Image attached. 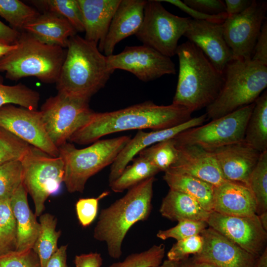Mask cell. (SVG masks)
<instances>
[{"mask_svg":"<svg viewBox=\"0 0 267 267\" xmlns=\"http://www.w3.org/2000/svg\"><path fill=\"white\" fill-rule=\"evenodd\" d=\"M252 1V0H225L226 13L227 16L238 14L247 9Z\"/></svg>","mask_w":267,"mask_h":267,"instance_id":"49","label":"cell"},{"mask_svg":"<svg viewBox=\"0 0 267 267\" xmlns=\"http://www.w3.org/2000/svg\"><path fill=\"white\" fill-rule=\"evenodd\" d=\"M40 231L33 250L40 259L41 267H45L51 257L57 250V242L61 235L60 230L56 231L57 219L49 213L40 216Z\"/></svg>","mask_w":267,"mask_h":267,"instance_id":"29","label":"cell"},{"mask_svg":"<svg viewBox=\"0 0 267 267\" xmlns=\"http://www.w3.org/2000/svg\"><path fill=\"white\" fill-rule=\"evenodd\" d=\"M146 2L144 0H121L104 40L105 56L113 54L118 43L137 32L143 21Z\"/></svg>","mask_w":267,"mask_h":267,"instance_id":"21","label":"cell"},{"mask_svg":"<svg viewBox=\"0 0 267 267\" xmlns=\"http://www.w3.org/2000/svg\"><path fill=\"white\" fill-rule=\"evenodd\" d=\"M65 57L56 82L58 92L90 99L114 72L98 45L76 34L68 42Z\"/></svg>","mask_w":267,"mask_h":267,"instance_id":"3","label":"cell"},{"mask_svg":"<svg viewBox=\"0 0 267 267\" xmlns=\"http://www.w3.org/2000/svg\"><path fill=\"white\" fill-rule=\"evenodd\" d=\"M251 59L267 66V21L266 20L262 25L254 46Z\"/></svg>","mask_w":267,"mask_h":267,"instance_id":"46","label":"cell"},{"mask_svg":"<svg viewBox=\"0 0 267 267\" xmlns=\"http://www.w3.org/2000/svg\"><path fill=\"white\" fill-rule=\"evenodd\" d=\"M177 266L178 267H217L211 264L195 260L192 257L177 262Z\"/></svg>","mask_w":267,"mask_h":267,"instance_id":"51","label":"cell"},{"mask_svg":"<svg viewBox=\"0 0 267 267\" xmlns=\"http://www.w3.org/2000/svg\"><path fill=\"white\" fill-rule=\"evenodd\" d=\"M16 48L0 58V72L12 81L33 77L41 82L55 83L64 60L66 50L44 44L22 32Z\"/></svg>","mask_w":267,"mask_h":267,"instance_id":"5","label":"cell"},{"mask_svg":"<svg viewBox=\"0 0 267 267\" xmlns=\"http://www.w3.org/2000/svg\"><path fill=\"white\" fill-rule=\"evenodd\" d=\"M40 13L19 0H0V16L10 27L22 32L24 27L34 21Z\"/></svg>","mask_w":267,"mask_h":267,"instance_id":"32","label":"cell"},{"mask_svg":"<svg viewBox=\"0 0 267 267\" xmlns=\"http://www.w3.org/2000/svg\"><path fill=\"white\" fill-rule=\"evenodd\" d=\"M207 118L206 114L191 118L188 121L170 128L145 132L139 130L131 138L111 164L109 175V184L122 174L129 163L142 150L161 141L173 138L180 133L188 129L202 125Z\"/></svg>","mask_w":267,"mask_h":267,"instance_id":"18","label":"cell"},{"mask_svg":"<svg viewBox=\"0 0 267 267\" xmlns=\"http://www.w3.org/2000/svg\"><path fill=\"white\" fill-rule=\"evenodd\" d=\"M210 151L215 157L225 180L248 186L250 175L257 164L261 152L244 140Z\"/></svg>","mask_w":267,"mask_h":267,"instance_id":"20","label":"cell"},{"mask_svg":"<svg viewBox=\"0 0 267 267\" xmlns=\"http://www.w3.org/2000/svg\"><path fill=\"white\" fill-rule=\"evenodd\" d=\"M30 147L28 143L0 127V166L21 160Z\"/></svg>","mask_w":267,"mask_h":267,"instance_id":"39","label":"cell"},{"mask_svg":"<svg viewBox=\"0 0 267 267\" xmlns=\"http://www.w3.org/2000/svg\"><path fill=\"white\" fill-rule=\"evenodd\" d=\"M150 162L160 172L169 170L176 162L178 150L173 138L155 143L138 154Z\"/></svg>","mask_w":267,"mask_h":267,"instance_id":"33","label":"cell"},{"mask_svg":"<svg viewBox=\"0 0 267 267\" xmlns=\"http://www.w3.org/2000/svg\"><path fill=\"white\" fill-rule=\"evenodd\" d=\"M243 140L261 153L267 151V90L255 101L247 124Z\"/></svg>","mask_w":267,"mask_h":267,"instance_id":"28","label":"cell"},{"mask_svg":"<svg viewBox=\"0 0 267 267\" xmlns=\"http://www.w3.org/2000/svg\"><path fill=\"white\" fill-rule=\"evenodd\" d=\"M255 267H267V248L258 257Z\"/></svg>","mask_w":267,"mask_h":267,"instance_id":"52","label":"cell"},{"mask_svg":"<svg viewBox=\"0 0 267 267\" xmlns=\"http://www.w3.org/2000/svg\"><path fill=\"white\" fill-rule=\"evenodd\" d=\"M21 33L0 20V43L8 45L15 44L17 43Z\"/></svg>","mask_w":267,"mask_h":267,"instance_id":"48","label":"cell"},{"mask_svg":"<svg viewBox=\"0 0 267 267\" xmlns=\"http://www.w3.org/2000/svg\"><path fill=\"white\" fill-rule=\"evenodd\" d=\"M176 145L178 159L169 169L191 175L214 186L226 180L211 151L196 144Z\"/></svg>","mask_w":267,"mask_h":267,"instance_id":"19","label":"cell"},{"mask_svg":"<svg viewBox=\"0 0 267 267\" xmlns=\"http://www.w3.org/2000/svg\"><path fill=\"white\" fill-rule=\"evenodd\" d=\"M188 6L205 14L218 15L226 13L224 1L221 0H184Z\"/></svg>","mask_w":267,"mask_h":267,"instance_id":"44","label":"cell"},{"mask_svg":"<svg viewBox=\"0 0 267 267\" xmlns=\"http://www.w3.org/2000/svg\"><path fill=\"white\" fill-rule=\"evenodd\" d=\"M207 222L210 227L256 257L267 248V231L262 227L257 214L234 216L213 211Z\"/></svg>","mask_w":267,"mask_h":267,"instance_id":"15","label":"cell"},{"mask_svg":"<svg viewBox=\"0 0 267 267\" xmlns=\"http://www.w3.org/2000/svg\"><path fill=\"white\" fill-rule=\"evenodd\" d=\"M176 54L179 72L172 103L192 112L206 108L219 95L224 82V73L188 41L178 45Z\"/></svg>","mask_w":267,"mask_h":267,"instance_id":"2","label":"cell"},{"mask_svg":"<svg viewBox=\"0 0 267 267\" xmlns=\"http://www.w3.org/2000/svg\"><path fill=\"white\" fill-rule=\"evenodd\" d=\"M20 160L23 184L33 201L35 214L40 216L46 199L58 191L63 182V161L59 156H51L31 145Z\"/></svg>","mask_w":267,"mask_h":267,"instance_id":"9","label":"cell"},{"mask_svg":"<svg viewBox=\"0 0 267 267\" xmlns=\"http://www.w3.org/2000/svg\"><path fill=\"white\" fill-rule=\"evenodd\" d=\"M183 36L198 47L217 70L224 73L232 56L223 37L222 24L190 18Z\"/></svg>","mask_w":267,"mask_h":267,"instance_id":"17","label":"cell"},{"mask_svg":"<svg viewBox=\"0 0 267 267\" xmlns=\"http://www.w3.org/2000/svg\"><path fill=\"white\" fill-rule=\"evenodd\" d=\"M32 3L44 11L56 13L67 19L77 32H84L81 10L78 0H34Z\"/></svg>","mask_w":267,"mask_h":267,"instance_id":"34","label":"cell"},{"mask_svg":"<svg viewBox=\"0 0 267 267\" xmlns=\"http://www.w3.org/2000/svg\"><path fill=\"white\" fill-rule=\"evenodd\" d=\"M267 2L253 0L243 12L227 16L222 23L224 40L232 60L251 59L255 44L266 20Z\"/></svg>","mask_w":267,"mask_h":267,"instance_id":"12","label":"cell"},{"mask_svg":"<svg viewBox=\"0 0 267 267\" xmlns=\"http://www.w3.org/2000/svg\"><path fill=\"white\" fill-rule=\"evenodd\" d=\"M40 99V95L38 91L24 84L13 86L3 84V79L0 75V107L6 104H13L37 110Z\"/></svg>","mask_w":267,"mask_h":267,"instance_id":"31","label":"cell"},{"mask_svg":"<svg viewBox=\"0 0 267 267\" xmlns=\"http://www.w3.org/2000/svg\"><path fill=\"white\" fill-rule=\"evenodd\" d=\"M16 44L13 45H8L0 43V58L16 48Z\"/></svg>","mask_w":267,"mask_h":267,"instance_id":"53","label":"cell"},{"mask_svg":"<svg viewBox=\"0 0 267 267\" xmlns=\"http://www.w3.org/2000/svg\"><path fill=\"white\" fill-rule=\"evenodd\" d=\"M109 194V192L106 191L96 198H81L77 201L75 205L76 212L82 226L87 227L94 221L97 216L99 201Z\"/></svg>","mask_w":267,"mask_h":267,"instance_id":"42","label":"cell"},{"mask_svg":"<svg viewBox=\"0 0 267 267\" xmlns=\"http://www.w3.org/2000/svg\"><path fill=\"white\" fill-rule=\"evenodd\" d=\"M17 228L9 200L0 201V256L15 251Z\"/></svg>","mask_w":267,"mask_h":267,"instance_id":"36","label":"cell"},{"mask_svg":"<svg viewBox=\"0 0 267 267\" xmlns=\"http://www.w3.org/2000/svg\"><path fill=\"white\" fill-rule=\"evenodd\" d=\"M89 100L58 92L43 103L40 110L43 122L57 147L90 121L95 112L89 108Z\"/></svg>","mask_w":267,"mask_h":267,"instance_id":"8","label":"cell"},{"mask_svg":"<svg viewBox=\"0 0 267 267\" xmlns=\"http://www.w3.org/2000/svg\"><path fill=\"white\" fill-rule=\"evenodd\" d=\"M155 180L153 177L132 187L124 196L101 211L93 237L106 243L111 258L121 257L123 242L129 230L136 222L149 218Z\"/></svg>","mask_w":267,"mask_h":267,"instance_id":"4","label":"cell"},{"mask_svg":"<svg viewBox=\"0 0 267 267\" xmlns=\"http://www.w3.org/2000/svg\"><path fill=\"white\" fill-rule=\"evenodd\" d=\"M189 19L170 13L159 0H146L143 21L135 35L143 45L171 57L176 54Z\"/></svg>","mask_w":267,"mask_h":267,"instance_id":"10","label":"cell"},{"mask_svg":"<svg viewBox=\"0 0 267 267\" xmlns=\"http://www.w3.org/2000/svg\"><path fill=\"white\" fill-rule=\"evenodd\" d=\"M0 267H41L39 257L33 249L13 251L0 256Z\"/></svg>","mask_w":267,"mask_h":267,"instance_id":"43","label":"cell"},{"mask_svg":"<svg viewBox=\"0 0 267 267\" xmlns=\"http://www.w3.org/2000/svg\"><path fill=\"white\" fill-rule=\"evenodd\" d=\"M28 192L23 183L9 199L17 228L16 251L33 249L40 231L37 216L30 209Z\"/></svg>","mask_w":267,"mask_h":267,"instance_id":"24","label":"cell"},{"mask_svg":"<svg viewBox=\"0 0 267 267\" xmlns=\"http://www.w3.org/2000/svg\"><path fill=\"white\" fill-rule=\"evenodd\" d=\"M213 211L234 216H248L257 214L255 198L247 185L225 180L214 187Z\"/></svg>","mask_w":267,"mask_h":267,"instance_id":"23","label":"cell"},{"mask_svg":"<svg viewBox=\"0 0 267 267\" xmlns=\"http://www.w3.org/2000/svg\"><path fill=\"white\" fill-rule=\"evenodd\" d=\"M208 226L205 221L182 220L178 222V224L173 227L159 230L156 236L162 240L174 238L178 241L200 234Z\"/></svg>","mask_w":267,"mask_h":267,"instance_id":"40","label":"cell"},{"mask_svg":"<svg viewBox=\"0 0 267 267\" xmlns=\"http://www.w3.org/2000/svg\"><path fill=\"white\" fill-rule=\"evenodd\" d=\"M23 167L20 160L0 166V201L9 200L23 183Z\"/></svg>","mask_w":267,"mask_h":267,"instance_id":"37","label":"cell"},{"mask_svg":"<svg viewBox=\"0 0 267 267\" xmlns=\"http://www.w3.org/2000/svg\"><path fill=\"white\" fill-rule=\"evenodd\" d=\"M67 245L61 246L48 261L45 267H70L67 264Z\"/></svg>","mask_w":267,"mask_h":267,"instance_id":"50","label":"cell"},{"mask_svg":"<svg viewBox=\"0 0 267 267\" xmlns=\"http://www.w3.org/2000/svg\"><path fill=\"white\" fill-rule=\"evenodd\" d=\"M24 31L44 44L64 48L67 47L69 39L77 33L65 18L47 11L26 25Z\"/></svg>","mask_w":267,"mask_h":267,"instance_id":"25","label":"cell"},{"mask_svg":"<svg viewBox=\"0 0 267 267\" xmlns=\"http://www.w3.org/2000/svg\"><path fill=\"white\" fill-rule=\"evenodd\" d=\"M102 263V257L97 252L76 255L74 259L76 267H101Z\"/></svg>","mask_w":267,"mask_h":267,"instance_id":"47","label":"cell"},{"mask_svg":"<svg viewBox=\"0 0 267 267\" xmlns=\"http://www.w3.org/2000/svg\"><path fill=\"white\" fill-rule=\"evenodd\" d=\"M159 212L164 218L177 222L192 220L207 222L210 213L192 197L172 189H170L163 198Z\"/></svg>","mask_w":267,"mask_h":267,"instance_id":"26","label":"cell"},{"mask_svg":"<svg viewBox=\"0 0 267 267\" xmlns=\"http://www.w3.org/2000/svg\"><path fill=\"white\" fill-rule=\"evenodd\" d=\"M157 267H178L177 263L169 260L163 261L162 263Z\"/></svg>","mask_w":267,"mask_h":267,"instance_id":"55","label":"cell"},{"mask_svg":"<svg viewBox=\"0 0 267 267\" xmlns=\"http://www.w3.org/2000/svg\"><path fill=\"white\" fill-rule=\"evenodd\" d=\"M163 179L170 189L185 193L196 200L206 211H213L214 186L185 173L169 169Z\"/></svg>","mask_w":267,"mask_h":267,"instance_id":"27","label":"cell"},{"mask_svg":"<svg viewBox=\"0 0 267 267\" xmlns=\"http://www.w3.org/2000/svg\"><path fill=\"white\" fill-rule=\"evenodd\" d=\"M248 186L255 198L257 214L267 211V151L261 153L259 160L253 170Z\"/></svg>","mask_w":267,"mask_h":267,"instance_id":"35","label":"cell"},{"mask_svg":"<svg viewBox=\"0 0 267 267\" xmlns=\"http://www.w3.org/2000/svg\"><path fill=\"white\" fill-rule=\"evenodd\" d=\"M160 2H169L187 13L193 19L197 20L207 21L213 23L222 24L227 17L226 13L218 15L205 14L196 10L186 5L179 0H159Z\"/></svg>","mask_w":267,"mask_h":267,"instance_id":"45","label":"cell"},{"mask_svg":"<svg viewBox=\"0 0 267 267\" xmlns=\"http://www.w3.org/2000/svg\"><path fill=\"white\" fill-rule=\"evenodd\" d=\"M192 113L179 105H159L151 101L114 111L95 112L90 121L74 133L69 140L79 144H88L104 135L119 132L166 129L188 121Z\"/></svg>","mask_w":267,"mask_h":267,"instance_id":"1","label":"cell"},{"mask_svg":"<svg viewBox=\"0 0 267 267\" xmlns=\"http://www.w3.org/2000/svg\"><path fill=\"white\" fill-rule=\"evenodd\" d=\"M255 102L205 124L185 130L173 138L176 144H196L207 150L242 141Z\"/></svg>","mask_w":267,"mask_h":267,"instance_id":"11","label":"cell"},{"mask_svg":"<svg viewBox=\"0 0 267 267\" xmlns=\"http://www.w3.org/2000/svg\"><path fill=\"white\" fill-rule=\"evenodd\" d=\"M224 75L219 95L206 107L207 117L212 120L254 103L267 86V66L252 59L232 60Z\"/></svg>","mask_w":267,"mask_h":267,"instance_id":"6","label":"cell"},{"mask_svg":"<svg viewBox=\"0 0 267 267\" xmlns=\"http://www.w3.org/2000/svg\"><path fill=\"white\" fill-rule=\"evenodd\" d=\"M131 137L124 135L98 140L91 145L78 149L66 142L58 147L64 162V182L70 193H83L88 180L111 165Z\"/></svg>","mask_w":267,"mask_h":267,"instance_id":"7","label":"cell"},{"mask_svg":"<svg viewBox=\"0 0 267 267\" xmlns=\"http://www.w3.org/2000/svg\"><path fill=\"white\" fill-rule=\"evenodd\" d=\"M260 222L263 228L267 231V211L258 215Z\"/></svg>","mask_w":267,"mask_h":267,"instance_id":"54","label":"cell"},{"mask_svg":"<svg viewBox=\"0 0 267 267\" xmlns=\"http://www.w3.org/2000/svg\"><path fill=\"white\" fill-rule=\"evenodd\" d=\"M85 32V39L103 51L105 39L121 0H78Z\"/></svg>","mask_w":267,"mask_h":267,"instance_id":"22","label":"cell"},{"mask_svg":"<svg viewBox=\"0 0 267 267\" xmlns=\"http://www.w3.org/2000/svg\"><path fill=\"white\" fill-rule=\"evenodd\" d=\"M0 127L49 155L59 156L58 148L45 130L40 111L3 105L0 107Z\"/></svg>","mask_w":267,"mask_h":267,"instance_id":"14","label":"cell"},{"mask_svg":"<svg viewBox=\"0 0 267 267\" xmlns=\"http://www.w3.org/2000/svg\"><path fill=\"white\" fill-rule=\"evenodd\" d=\"M165 254L164 244H155L143 251L132 253L122 261L108 267H157L162 263Z\"/></svg>","mask_w":267,"mask_h":267,"instance_id":"38","label":"cell"},{"mask_svg":"<svg viewBox=\"0 0 267 267\" xmlns=\"http://www.w3.org/2000/svg\"><path fill=\"white\" fill-rule=\"evenodd\" d=\"M203 246V239L198 234L177 241L168 252V260L179 262L187 259L190 255L200 252Z\"/></svg>","mask_w":267,"mask_h":267,"instance_id":"41","label":"cell"},{"mask_svg":"<svg viewBox=\"0 0 267 267\" xmlns=\"http://www.w3.org/2000/svg\"><path fill=\"white\" fill-rule=\"evenodd\" d=\"M203 246L195 260L211 264L217 267H255L258 257L246 251L227 237L211 227L200 234Z\"/></svg>","mask_w":267,"mask_h":267,"instance_id":"16","label":"cell"},{"mask_svg":"<svg viewBox=\"0 0 267 267\" xmlns=\"http://www.w3.org/2000/svg\"><path fill=\"white\" fill-rule=\"evenodd\" d=\"M132 161V164L128 165L120 176L109 184L113 191L122 192L147 178L154 177L160 172L142 157L138 156Z\"/></svg>","mask_w":267,"mask_h":267,"instance_id":"30","label":"cell"},{"mask_svg":"<svg viewBox=\"0 0 267 267\" xmlns=\"http://www.w3.org/2000/svg\"><path fill=\"white\" fill-rule=\"evenodd\" d=\"M106 60L110 70L128 71L145 82L176 73L171 57L143 44L126 46L121 52L106 56Z\"/></svg>","mask_w":267,"mask_h":267,"instance_id":"13","label":"cell"}]
</instances>
